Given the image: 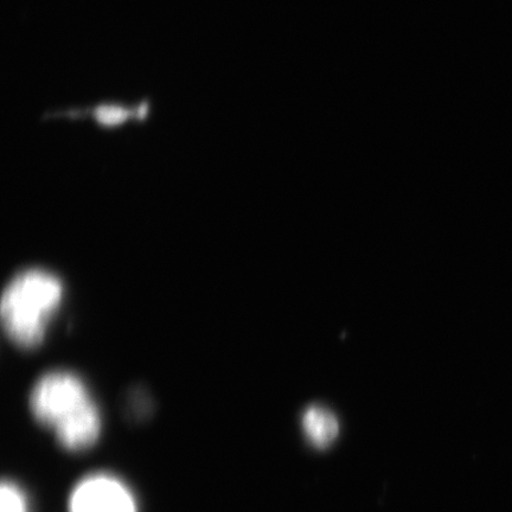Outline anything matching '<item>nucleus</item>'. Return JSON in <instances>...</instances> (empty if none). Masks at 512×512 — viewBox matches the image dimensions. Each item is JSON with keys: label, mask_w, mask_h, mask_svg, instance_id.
<instances>
[{"label": "nucleus", "mask_w": 512, "mask_h": 512, "mask_svg": "<svg viewBox=\"0 0 512 512\" xmlns=\"http://www.w3.org/2000/svg\"><path fill=\"white\" fill-rule=\"evenodd\" d=\"M62 297V284L55 275L28 270L16 275L3 292L0 315L12 342L22 348L36 347Z\"/></svg>", "instance_id": "obj_1"}, {"label": "nucleus", "mask_w": 512, "mask_h": 512, "mask_svg": "<svg viewBox=\"0 0 512 512\" xmlns=\"http://www.w3.org/2000/svg\"><path fill=\"white\" fill-rule=\"evenodd\" d=\"M92 402L85 384L67 371H51L42 376L30 396L32 414L53 431L74 419Z\"/></svg>", "instance_id": "obj_2"}, {"label": "nucleus", "mask_w": 512, "mask_h": 512, "mask_svg": "<svg viewBox=\"0 0 512 512\" xmlns=\"http://www.w3.org/2000/svg\"><path fill=\"white\" fill-rule=\"evenodd\" d=\"M69 512H138L136 498L117 477L94 473L69 497Z\"/></svg>", "instance_id": "obj_3"}, {"label": "nucleus", "mask_w": 512, "mask_h": 512, "mask_svg": "<svg viewBox=\"0 0 512 512\" xmlns=\"http://www.w3.org/2000/svg\"><path fill=\"white\" fill-rule=\"evenodd\" d=\"M150 102L142 101L139 104L124 105V104H106L96 105L94 107L86 108V110H73L66 112L56 113L57 115H64V117L79 118L82 115H89L96 123L104 127H114L123 125L126 121L143 120L149 114Z\"/></svg>", "instance_id": "obj_4"}, {"label": "nucleus", "mask_w": 512, "mask_h": 512, "mask_svg": "<svg viewBox=\"0 0 512 512\" xmlns=\"http://www.w3.org/2000/svg\"><path fill=\"white\" fill-rule=\"evenodd\" d=\"M302 426L307 440L318 448L330 446L339 434L336 415L323 406L307 408L303 414Z\"/></svg>", "instance_id": "obj_5"}, {"label": "nucleus", "mask_w": 512, "mask_h": 512, "mask_svg": "<svg viewBox=\"0 0 512 512\" xmlns=\"http://www.w3.org/2000/svg\"><path fill=\"white\" fill-rule=\"evenodd\" d=\"M0 501L2 512H28L27 497L15 483L3 482Z\"/></svg>", "instance_id": "obj_6"}]
</instances>
